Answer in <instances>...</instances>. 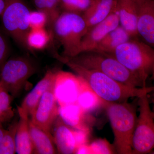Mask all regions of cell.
<instances>
[{
    "instance_id": "6da1fadb",
    "label": "cell",
    "mask_w": 154,
    "mask_h": 154,
    "mask_svg": "<svg viewBox=\"0 0 154 154\" xmlns=\"http://www.w3.org/2000/svg\"><path fill=\"white\" fill-rule=\"evenodd\" d=\"M56 59L67 66L104 102L121 103L153 91V87L134 88L117 82L101 72L79 66L58 54Z\"/></svg>"
},
{
    "instance_id": "7a4b0ae2",
    "label": "cell",
    "mask_w": 154,
    "mask_h": 154,
    "mask_svg": "<svg viewBox=\"0 0 154 154\" xmlns=\"http://www.w3.org/2000/svg\"><path fill=\"white\" fill-rule=\"evenodd\" d=\"M114 135L113 147L116 153L132 154V140L137 117L135 105L127 101L104 102Z\"/></svg>"
},
{
    "instance_id": "3957f363",
    "label": "cell",
    "mask_w": 154,
    "mask_h": 154,
    "mask_svg": "<svg viewBox=\"0 0 154 154\" xmlns=\"http://www.w3.org/2000/svg\"><path fill=\"white\" fill-rule=\"evenodd\" d=\"M64 57L79 66L101 72L127 85L134 88L146 87L140 79L122 65L114 57L105 53L91 50L80 53L74 57Z\"/></svg>"
},
{
    "instance_id": "277c9868",
    "label": "cell",
    "mask_w": 154,
    "mask_h": 154,
    "mask_svg": "<svg viewBox=\"0 0 154 154\" xmlns=\"http://www.w3.org/2000/svg\"><path fill=\"white\" fill-rule=\"evenodd\" d=\"M140 79L146 86L154 72V49L143 42L132 38L116 48L112 55Z\"/></svg>"
},
{
    "instance_id": "5b68a950",
    "label": "cell",
    "mask_w": 154,
    "mask_h": 154,
    "mask_svg": "<svg viewBox=\"0 0 154 154\" xmlns=\"http://www.w3.org/2000/svg\"><path fill=\"white\" fill-rule=\"evenodd\" d=\"M88 30L82 15L64 11L61 13L54 24L52 31L62 46V56L72 57L79 54L82 40Z\"/></svg>"
},
{
    "instance_id": "8992f818",
    "label": "cell",
    "mask_w": 154,
    "mask_h": 154,
    "mask_svg": "<svg viewBox=\"0 0 154 154\" xmlns=\"http://www.w3.org/2000/svg\"><path fill=\"white\" fill-rule=\"evenodd\" d=\"M5 9L1 15L4 28L19 45L27 48L30 11L22 0H5Z\"/></svg>"
},
{
    "instance_id": "52a82bcc",
    "label": "cell",
    "mask_w": 154,
    "mask_h": 154,
    "mask_svg": "<svg viewBox=\"0 0 154 154\" xmlns=\"http://www.w3.org/2000/svg\"><path fill=\"white\" fill-rule=\"evenodd\" d=\"M0 83L12 98L19 96L29 78L36 71L29 59L17 57L7 60L1 68Z\"/></svg>"
},
{
    "instance_id": "ba28073f",
    "label": "cell",
    "mask_w": 154,
    "mask_h": 154,
    "mask_svg": "<svg viewBox=\"0 0 154 154\" xmlns=\"http://www.w3.org/2000/svg\"><path fill=\"white\" fill-rule=\"evenodd\" d=\"M148 94L138 99L139 115L132 140V154H146L154 147V114L151 109Z\"/></svg>"
},
{
    "instance_id": "9c48e42d",
    "label": "cell",
    "mask_w": 154,
    "mask_h": 154,
    "mask_svg": "<svg viewBox=\"0 0 154 154\" xmlns=\"http://www.w3.org/2000/svg\"><path fill=\"white\" fill-rule=\"evenodd\" d=\"M55 80V78L42 95L30 120L34 125L49 134H51L54 124L59 115L54 92Z\"/></svg>"
},
{
    "instance_id": "30bf717a",
    "label": "cell",
    "mask_w": 154,
    "mask_h": 154,
    "mask_svg": "<svg viewBox=\"0 0 154 154\" xmlns=\"http://www.w3.org/2000/svg\"><path fill=\"white\" fill-rule=\"evenodd\" d=\"M85 83L76 75L58 71L56 75L54 92L59 106L76 103Z\"/></svg>"
},
{
    "instance_id": "8fae6325",
    "label": "cell",
    "mask_w": 154,
    "mask_h": 154,
    "mask_svg": "<svg viewBox=\"0 0 154 154\" xmlns=\"http://www.w3.org/2000/svg\"><path fill=\"white\" fill-rule=\"evenodd\" d=\"M137 29L145 43L154 46V0H136Z\"/></svg>"
},
{
    "instance_id": "7c38bea8",
    "label": "cell",
    "mask_w": 154,
    "mask_h": 154,
    "mask_svg": "<svg viewBox=\"0 0 154 154\" xmlns=\"http://www.w3.org/2000/svg\"><path fill=\"white\" fill-rule=\"evenodd\" d=\"M119 25L118 14L115 10L103 21L88 30L82 40L81 52L94 50L109 32Z\"/></svg>"
},
{
    "instance_id": "4fadbf2b",
    "label": "cell",
    "mask_w": 154,
    "mask_h": 154,
    "mask_svg": "<svg viewBox=\"0 0 154 154\" xmlns=\"http://www.w3.org/2000/svg\"><path fill=\"white\" fill-rule=\"evenodd\" d=\"M59 113L64 122L74 129L91 131L94 118L77 103L59 106Z\"/></svg>"
},
{
    "instance_id": "5bb4252c",
    "label": "cell",
    "mask_w": 154,
    "mask_h": 154,
    "mask_svg": "<svg viewBox=\"0 0 154 154\" xmlns=\"http://www.w3.org/2000/svg\"><path fill=\"white\" fill-rule=\"evenodd\" d=\"M53 137L59 153L75 154L77 148L74 130L59 115L54 124Z\"/></svg>"
},
{
    "instance_id": "9a60e30c",
    "label": "cell",
    "mask_w": 154,
    "mask_h": 154,
    "mask_svg": "<svg viewBox=\"0 0 154 154\" xmlns=\"http://www.w3.org/2000/svg\"><path fill=\"white\" fill-rule=\"evenodd\" d=\"M57 72L49 70L46 72L43 78L25 97L21 105L18 107V113H25L28 116L32 115L42 95L55 78Z\"/></svg>"
},
{
    "instance_id": "2e32d148",
    "label": "cell",
    "mask_w": 154,
    "mask_h": 154,
    "mask_svg": "<svg viewBox=\"0 0 154 154\" xmlns=\"http://www.w3.org/2000/svg\"><path fill=\"white\" fill-rule=\"evenodd\" d=\"M116 11L118 14L119 25L132 38L136 37L138 34L136 0H116Z\"/></svg>"
},
{
    "instance_id": "e0dca14e",
    "label": "cell",
    "mask_w": 154,
    "mask_h": 154,
    "mask_svg": "<svg viewBox=\"0 0 154 154\" xmlns=\"http://www.w3.org/2000/svg\"><path fill=\"white\" fill-rule=\"evenodd\" d=\"M116 0H94L82 15L88 30L102 22L116 10Z\"/></svg>"
},
{
    "instance_id": "ac0fdd59",
    "label": "cell",
    "mask_w": 154,
    "mask_h": 154,
    "mask_svg": "<svg viewBox=\"0 0 154 154\" xmlns=\"http://www.w3.org/2000/svg\"><path fill=\"white\" fill-rule=\"evenodd\" d=\"M29 130L33 152L38 154L56 153L52 134H49L34 125L29 120Z\"/></svg>"
},
{
    "instance_id": "d6986e66",
    "label": "cell",
    "mask_w": 154,
    "mask_h": 154,
    "mask_svg": "<svg viewBox=\"0 0 154 154\" xmlns=\"http://www.w3.org/2000/svg\"><path fill=\"white\" fill-rule=\"evenodd\" d=\"M19 114V119L15 137L16 152L19 154L33 153V145L29 130V116L25 113Z\"/></svg>"
},
{
    "instance_id": "ffe728a7",
    "label": "cell",
    "mask_w": 154,
    "mask_h": 154,
    "mask_svg": "<svg viewBox=\"0 0 154 154\" xmlns=\"http://www.w3.org/2000/svg\"><path fill=\"white\" fill-rule=\"evenodd\" d=\"M132 37L120 25L109 32L96 45L94 50L112 55L116 48Z\"/></svg>"
},
{
    "instance_id": "44dd1931",
    "label": "cell",
    "mask_w": 154,
    "mask_h": 154,
    "mask_svg": "<svg viewBox=\"0 0 154 154\" xmlns=\"http://www.w3.org/2000/svg\"><path fill=\"white\" fill-rule=\"evenodd\" d=\"M34 2L37 10L43 12L47 16V25L53 35L54 24L61 14L60 0H34Z\"/></svg>"
},
{
    "instance_id": "7402d4cb",
    "label": "cell",
    "mask_w": 154,
    "mask_h": 154,
    "mask_svg": "<svg viewBox=\"0 0 154 154\" xmlns=\"http://www.w3.org/2000/svg\"><path fill=\"white\" fill-rule=\"evenodd\" d=\"M53 35L44 28L30 29L27 37V47L30 49L41 50L48 44Z\"/></svg>"
},
{
    "instance_id": "603a6c76",
    "label": "cell",
    "mask_w": 154,
    "mask_h": 154,
    "mask_svg": "<svg viewBox=\"0 0 154 154\" xmlns=\"http://www.w3.org/2000/svg\"><path fill=\"white\" fill-rule=\"evenodd\" d=\"M76 103L84 111L89 113L100 107H103L104 105V102L88 88L86 84L79 95Z\"/></svg>"
},
{
    "instance_id": "cb8c5ba5",
    "label": "cell",
    "mask_w": 154,
    "mask_h": 154,
    "mask_svg": "<svg viewBox=\"0 0 154 154\" xmlns=\"http://www.w3.org/2000/svg\"><path fill=\"white\" fill-rule=\"evenodd\" d=\"M18 122H14L6 131L0 142V154H14L16 153V131Z\"/></svg>"
},
{
    "instance_id": "d4e9b609",
    "label": "cell",
    "mask_w": 154,
    "mask_h": 154,
    "mask_svg": "<svg viewBox=\"0 0 154 154\" xmlns=\"http://www.w3.org/2000/svg\"><path fill=\"white\" fill-rule=\"evenodd\" d=\"M94 0H60V8L64 12L82 15L91 7Z\"/></svg>"
},
{
    "instance_id": "484cf974",
    "label": "cell",
    "mask_w": 154,
    "mask_h": 154,
    "mask_svg": "<svg viewBox=\"0 0 154 154\" xmlns=\"http://www.w3.org/2000/svg\"><path fill=\"white\" fill-rule=\"evenodd\" d=\"M12 98L0 83V124L14 116L11 106Z\"/></svg>"
},
{
    "instance_id": "4316f807",
    "label": "cell",
    "mask_w": 154,
    "mask_h": 154,
    "mask_svg": "<svg viewBox=\"0 0 154 154\" xmlns=\"http://www.w3.org/2000/svg\"><path fill=\"white\" fill-rule=\"evenodd\" d=\"M92 154H110L116 153L113 146L105 139H98L89 144Z\"/></svg>"
},
{
    "instance_id": "83f0119b",
    "label": "cell",
    "mask_w": 154,
    "mask_h": 154,
    "mask_svg": "<svg viewBox=\"0 0 154 154\" xmlns=\"http://www.w3.org/2000/svg\"><path fill=\"white\" fill-rule=\"evenodd\" d=\"M47 17L43 12L40 11H30L29 16L30 29L44 28L47 25Z\"/></svg>"
},
{
    "instance_id": "f1b7e54d",
    "label": "cell",
    "mask_w": 154,
    "mask_h": 154,
    "mask_svg": "<svg viewBox=\"0 0 154 154\" xmlns=\"http://www.w3.org/2000/svg\"><path fill=\"white\" fill-rule=\"evenodd\" d=\"M8 53V46L6 39L0 33V70L7 61Z\"/></svg>"
},
{
    "instance_id": "f546056e",
    "label": "cell",
    "mask_w": 154,
    "mask_h": 154,
    "mask_svg": "<svg viewBox=\"0 0 154 154\" xmlns=\"http://www.w3.org/2000/svg\"><path fill=\"white\" fill-rule=\"evenodd\" d=\"M75 154H92L89 143L79 146L76 149Z\"/></svg>"
},
{
    "instance_id": "4dcf8cb0",
    "label": "cell",
    "mask_w": 154,
    "mask_h": 154,
    "mask_svg": "<svg viewBox=\"0 0 154 154\" xmlns=\"http://www.w3.org/2000/svg\"><path fill=\"white\" fill-rule=\"evenodd\" d=\"M5 5V0H0V15L2 14Z\"/></svg>"
},
{
    "instance_id": "1f68e13d",
    "label": "cell",
    "mask_w": 154,
    "mask_h": 154,
    "mask_svg": "<svg viewBox=\"0 0 154 154\" xmlns=\"http://www.w3.org/2000/svg\"><path fill=\"white\" fill-rule=\"evenodd\" d=\"M6 130L3 128L2 124H0V142L2 140V139L6 132Z\"/></svg>"
}]
</instances>
